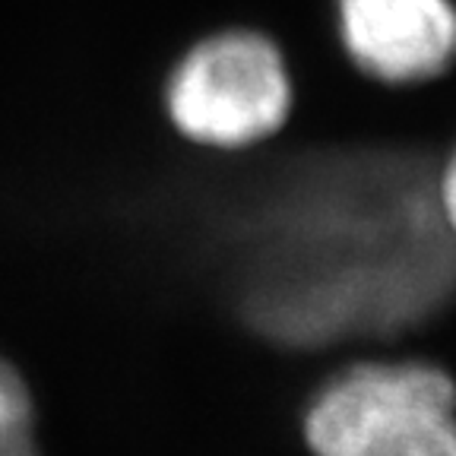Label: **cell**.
<instances>
[{"mask_svg":"<svg viewBox=\"0 0 456 456\" xmlns=\"http://www.w3.org/2000/svg\"><path fill=\"white\" fill-rule=\"evenodd\" d=\"M232 289L289 349L428 321L453 285V159L330 150L279 168L235 219Z\"/></svg>","mask_w":456,"mask_h":456,"instance_id":"1","label":"cell"},{"mask_svg":"<svg viewBox=\"0 0 456 456\" xmlns=\"http://www.w3.org/2000/svg\"><path fill=\"white\" fill-rule=\"evenodd\" d=\"M339 32L364 73L415 83L447 67L456 22L447 0H339Z\"/></svg>","mask_w":456,"mask_h":456,"instance_id":"4","label":"cell"},{"mask_svg":"<svg viewBox=\"0 0 456 456\" xmlns=\"http://www.w3.org/2000/svg\"><path fill=\"white\" fill-rule=\"evenodd\" d=\"M0 456H38L36 409L22 374L0 355Z\"/></svg>","mask_w":456,"mask_h":456,"instance_id":"5","label":"cell"},{"mask_svg":"<svg viewBox=\"0 0 456 456\" xmlns=\"http://www.w3.org/2000/svg\"><path fill=\"white\" fill-rule=\"evenodd\" d=\"M165 102L175 127L193 142L238 150L279 130L292 105V83L270 38L222 32L181 61Z\"/></svg>","mask_w":456,"mask_h":456,"instance_id":"3","label":"cell"},{"mask_svg":"<svg viewBox=\"0 0 456 456\" xmlns=\"http://www.w3.org/2000/svg\"><path fill=\"white\" fill-rule=\"evenodd\" d=\"M314 456H456L453 384L435 364H352L305 412Z\"/></svg>","mask_w":456,"mask_h":456,"instance_id":"2","label":"cell"}]
</instances>
